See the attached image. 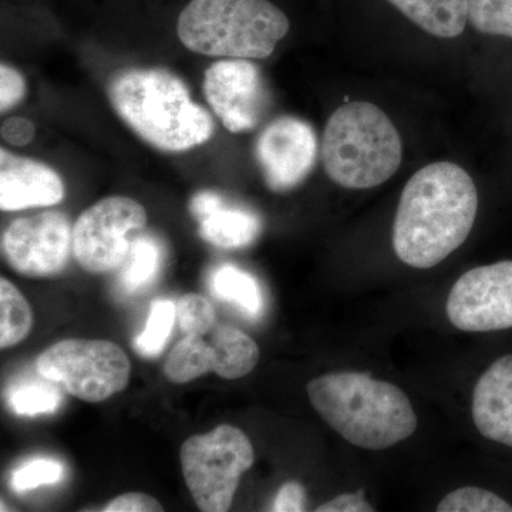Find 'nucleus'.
<instances>
[{
  "label": "nucleus",
  "mask_w": 512,
  "mask_h": 512,
  "mask_svg": "<svg viewBox=\"0 0 512 512\" xmlns=\"http://www.w3.org/2000/svg\"><path fill=\"white\" fill-rule=\"evenodd\" d=\"M37 372L60 390L83 402L100 403L123 392L131 365L116 343L100 339H66L39 356Z\"/></svg>",
  "instance_id": "obj_7"
},
{
  "label": "nucleus",
  "mask_w": 512,
  "mask_h": 512,
  "mask_svg": "<svg viewBox=\"0 0 512 512\" xmlns=\"http://www.w3.org/2000/svg\"><path fill=\"white\" fill-rule=\"evenodd\" d=\"M66 470L55 458H33L16 468L10 477V485L16 493H26L43 485H53L63 480Z\"/></svg>",
  "instance_id": "obj_25"
},
{
  "label": "nucleus",
  "mask_w": 512,
  "mask_h": 512,
  "mask_svg": "<svg viewBox=\"0 0 512 512\" xmlns=\"http://www.w3.org/2000/svg\"><path fill=\"white\" fill-rule=\"evenodd\" d=\"M306 392L313 409L353 446L384 450L417 430L406 393L367 373H329L311 380Z\"/></svg>",
  "instance_id": "obj_3"
},
{
  "label": "nucleus",
  "mask_w": 512,
  "mask_h": 512,
  "mask_svg": "<svg viewBox=\"0 0 512 512\" xmlns=\"http://www.w3.org/2000/svg\"><path fill=\"white\" fill-rule=\"evenodd\" d=\"M251 441L238 427L221 424L184 441L180 450L185 483L204 512H225L234 501L242 474L254 464Z\"/></svg>",
  "instance_id": "obj_6"
},
{
  "label": "nucleus",
  "mask_w": 512,
  "mask_h": 512,
  "mask_svg": "<svg viewBox=\"0 0 512 512\" xmlns=\"http://www.w3.org/2000/svg\"><path fill=\"white\" fill-rule=\"evenodd\" d=\"M33 313L22 292L8 279L0 281V348L18 345L29 335Z\"/></svg>",
  "instance_id": "obj_20"
},
{
  "label": "nucleus",
  "mask_w": 512,
  "mask_h": 512,
  "mask_svg": "<svg viewBox=\"0 0 512 512\" xmlns=\"http://www.w3.org/2000/svg\"><path fill=\"white\" fill-rule=\"evenodd\" d=\"M212 293L221 301L232 303L248 318L258 319L264 311V293L259 282L234 265H222L211 276Z\"/></svg>",
  "instance_id": "obj_19"
},
{
  "label": "nucleus",
  "mask_w": 512,
  "mask_h": 512,
  "mask_svg": "<svg viewBox=\"0 0 512 512\" xmlns=\"http://www.w3.org/2000/svg\"><path fill=\"white\" fill-rule=\"evenodd\" d=\"M208 335V340L205 335H185L171 350L164 365L165 376L171 382H192L210 372L222 379H241L258 365V345L247 333L215 323Z\"/></svg>",
  "instance_id": "obj_9"
},
{
  "label": "nucleus",
  "mask_w": 512,
  "mask_h": 512,
  "mask_svg": "<svg viewBox=\"0 0 512 512\" xmlns=\"http://www.w3.org/2000/svg\"><path fill=\"white\" fill-rule=\"evenodd\" d=\"M322 160L333 183L348 190H369L386 183L399 170L402 137L376 104L350 101L326 123Z\"/></svg>",
  "instance_id": "obj_4"
},
{
  "label": "nucleus",
  "mask_w": 512,
  "mask_h": 512,
  "mask_svg": "<svg viewBox=\"0 0 512 512\" xmlns=\"http://www.w3.org/2000/svg\"><path fill=\"white\" fill-rule=\"evenodd\" d=\"M291 29L284 10L269 0H191L177 33L198 55L266 59Z\"/></svg>",
  "instance_id": "obj_5"
},
{
  "label": "nucleus",
  "mask_w": 512,
  "mask_h": 512,
  "mask_svg": "<svg viewBox=\"0 0 512 512\" xmlns=\"http://www.w3.org/2000/svg\"><path fill=\"white\" fill-rule=\"evenodd\" d=\"M106 512H161L163 505L156 498L143 493H128L111 500L104 508Z\"/></svg>",
  "instance_id": "obj_28"
},
{
  "label": "nucleus",
  "mask_w": 512,
  "mask_h": 512,
  "mask_svg": "<svg viewBox=\"0 0 512 512\" xmlns=\"http://www.w3.org/2000/svg\"><path fill=\"white\" fill-rule=\"evenodd\" d=\"M224 204L225 200L221 195L215 194V192L212 191H202L192 198L190 211L198 221H201L212 214V212L217 211L218 208L222 207Z\"/></svg>",
  "instance_id": "obj_32"
},
{
  "label": "nucleus",
  "mask_w": 512,
  "mask_h": 512,
  "mask_svg": "<svg viewBox=\"0 0 512 512\" xmlns=\"http://www.w3.org/2000/svg\"><path fill=\"white\" fill-rule=\"evenodd\" d=\"M318 512H373L375 508L367 503L363 491L346 493L332 498L328 503L316 508Z\"/></svg>",
  "instance_id": "obj_31"
},
{
  "label": "nucleus",
  "mask_w": 512,
  "mask_h": 512,
  "mask_svg": "<svg viewBox=\"0 0 512 512\" xmlns=\"http://www.w3.org/2000/svg\"><path fill=\"white\" fill-rule=\"evenodd\" d=\"M478 194L460 165L437 161L407 181L393 224V249L417 269L439 265L466 242L476 222Z\"/></svg>",
  "instance_id": "obj_1"
},
{
  "label": "nucleus",
  "mask_w": 512,
  "mask_h": 512,
  "mask_svg": "<svg viewBox=\"0 0 512 512\" xmlns=\"http://www.w3.org/2000/svg\"><path fill=\"white\" fill-rule=\"evenodd\" d=\"M111 106L138 137L165 153H184L207 143L211 114L192 101L175 74L158 67L128 69L109 84Z\"/></svg>",
  "instance_id": "obj_2"
},
{
  "label": "nucleus",
  "mask_w": 512,
  "mask_h": 512,
  "mask_svg": "<svg viewBox=\"0 0 512 512\" xmlns=\"http://www.w3.org/2000/svg\"><path fill=\"white\" fill-rule=\"evenodd\" d=\"M473 420L485 439L512 447V355L495 360L478 379Z\"/></svg>",
  "instance_id": "obj_15"
},
{
  "label": "nucleus",
  "mask_w": 512,
  "mask_h": 512,
  "mask_svg": "<svg viewBox=\"0 0 512 512\" xmlns=\"http://www.w3.org/2000/svg\"><path fill=\"white\" fill-rule=\"evenodd\" d=\"M36 128L32 121L23 117H12L2 126V137L6 143L16 147H25L35 138Z\"/></svg>",
  "instance_id": "obj_30"
},
{
  "label": "nucleus",
  "mask_w": 512,
  "mask_h": 512,
  "mask_svg": "<svg viewBox=\"0 0 512 512\" xmlns=\"http://www.w3.org/2000/svg\"><path fill=\"white\" fill-rule=\"evenodd\" d=\"M306 510L305 488L295 481L282 485L274 501L275 512H302Z\"/></svg>",
  "instance_id": "obj_29"
},
{
  "label": "nucleus",
  "mask_w": 512,
  "mask_h": 512,
  "mask_svg": "<svg viewBox=\"0 0 512 512\" xmlns=\"http://www.w3.org/2000/svg\"><path fill=\"white\" fill-rule=\"evenodd\" d=\"M26 94V82L22 74L8 64L0 66V110L6 113L18 106Z\"/></svg>",
  "instance_id": "obj_27"
},
{
  "label": "nucleus",
  "mask_w": 512,
  "mask_h": 512,
  "mask_svg": "<svg viewBox=\"0 0 512 512\" xmlns=\"http://www.w3.org/2000/svg\"><path fill=\"white\" fill-rule=\"evenodd\" d=\"M255 156L265 183L272 191H291L315 167L318 138L306 121L281 117L268 124L259 134Z\"/></svg>",
  "instance_id": "obj_13"
},
{
  "label": "nucleus",
  "mask_w": 512,
  "mask_h": 512,
  "mask_svg": "<svg viewBox=\"0 0 512 512\" xmlns=\"http://www.w3.org/2000/svg\"><path fill=\"white\" fill-rule=\"evenodd\" d=\"M417 28L441 39H454L466 30L467 0H386Z\"/></svg>",
  "instance_id": "obj_16"
},
{
  "label": "nucleus",
  "mask_w": 512,
  "mask_h": 512,
  "mask_svg": "<svg viewBox=\"0 0 512 512\" xmlns=\"http://www.w3.org/2000/svg\"><path fill=\"white\" fill-rule=\"evenodd\" d=\"M146 225L147 212L133 198H104L84 211L74 224V258L90 274L117 271Z\"/></svg>",
  "instance_id": "obj_8"
},
{
  "label": "nucleus",
  "mask_w": 512,
  "mask_h": 512,
  "mask_svg": "<svg viewBox=\"0 0 512 512\" xmlns=\"http://www.w3.org/2000/svg\"><path fill=\"white\" fill-rule=\"evenodd\" d=\"M468 23L484 35L512 39V0H467Z\"/></svg>",
  "instance_id": "obj_23"
},
{
  "label": "nucleus",
  "mask_w": 512,
  "mask_h": 512,
  "mask_svg": "<svg viewBox=\"0 0 512 512\" xmlns=\"http://www.w3.org/2000/svg\"><path fill=\"white\" fill-rule=\"evenodd\" d=\"M451 325L464 332L512 328V261L470 269L451 288Z\"/></svg>",
  "instance_id": "obj_10"
},
{
  "label": "nucleus",
  "mask_w": 512,
  "mask_h": 512,
  "mask_svg": "<svg viewBox=\"0 0 512 512\" xmlns=\"http://www.w3.org/2000/svg\"><path fill=\"white\" fill-rule=\"evenodd\" d=\"M64 183L49 165L0 150V208L22 211L53 207L64 198Z\"/></svg>",
  "instance_id": "obj_14"
},
{
  "label": "nucleus",
  "mask_w": 512,
  "mask_h": 512,
  "mask_svg": "<svg viewBox=\"0 0 512 512\" xmlns=\"http://www.w3.org/2000/svg\"><path fill=\"white\" fill-rule=\"evenodd\" d=\"M177 320V305L168 299H158L151 305L146 329L134 339V349L146 359H154L163 352L174 323Z\"/></svg>",
  "instance_id": "obj_22"
},
{
  "label": "nucleus",
  "mask_w": 512,
  "mask_h": 512,
  "mask_svg": "<svg viewBox=\"0 0 512 512\" xmlns=\"http://www.w3.org/2000/svg\"><path fill=\"white\" fill-rule=\"evenodd\" d=\"M72 252L73 228L62 212L19 218L2 235L5 261L13 271L28 278L60 274Z\"/></svg>",
  "instance_id": "obj_11"
},
{
  "label": "nucleus",
  "mask_w": 512,
  "mask_h": 512,
  "mask_svg": "<svg viewBox=\"0 0 512 512\" xmlns=\"http://www.w3.org/2000/svg\"><path fill=\"white\" fill-rule=\"evenodd\" d=\"M177 322L185 335H207L215 326L211 302L197 293H187L177 302Z\"/></svg>",
  "instance_id": "obj_26"
},
{
  "label": "nucleus",
  "mask_w": 512,
  "mask_h": 512,
  "mask_svg": "<svg viewBox=\"0 0 512 512\" xmlns=\"http://www.w3.org/2000/svg\"><path fill=\"white\" fill-rule=\"evenodd\" d=\"M204 94L215 116L231 133L254 130L268 109L264 77L247 59L212 64L205 73Z\"/></svg>",
  "instance_id": "obj_12"
},
{
  "label": "nucleus",
  "mask_w": 512,
  "mask_h": 512,
  "mask_svg": "<svg viewBox=\"0 0 512 512\" xmlns=\"http://www.w3.org/2000/svg\"><path fill=\"white\" fill-rule=\"evenodd\" d=\"M200 222V235L204 241L218 248L248 247L261 234L262 224L254 212L222 205Z\"/></svg>",
  "instance_id": "obj_17"
},
{
  "label": "nucleus",
  "mask_w": 512,
  "mask_h": 512,
  "mask_svg": "<svg viewBox=\"0 0 512 512\" xmlns=\"http://www.w3.org/2000/svg\"><path fill=\"white\" fill-rule=\"evenodd\" d=\"M164 264V245L153 235H141L120 268L119 289L127 296L138 295L156 282Z\"/></svg>",
  "instance_id": "obj_18"
},
{
  "label": "nucleus",
  "mask_w": 512,
  "mask_h": 512,
  "mask_svg": "<svg viewBox=\"0 0 512 512\" xmlns=\"http://www.w3.org/2000/svg\"><path fill=\"white\" fill-rule=\"evenodd\" d=\"M62 403L59 387L52 382L25 380L16 383L8 393V404L13 413L19 416L35 417L40 414L55 413Z\"/></svg>",
  "instance_id": "obj_21"
},
{
  "label": "nucleus",
  "mask_w": 512,
  "mask_h": 512,
  "mask_svg": "<svg viewBox=\"0 0 512 512\" xmlns=\"http://www.w3.org/2000/svg\"><path fill=\"white\" fill-rule=\"evenodd\" d=\"M439 512H512V505L500 495L478 487H463L440 501Z\"/></svg>",
  "instance_id": "obj_24"
}]
</instances>
